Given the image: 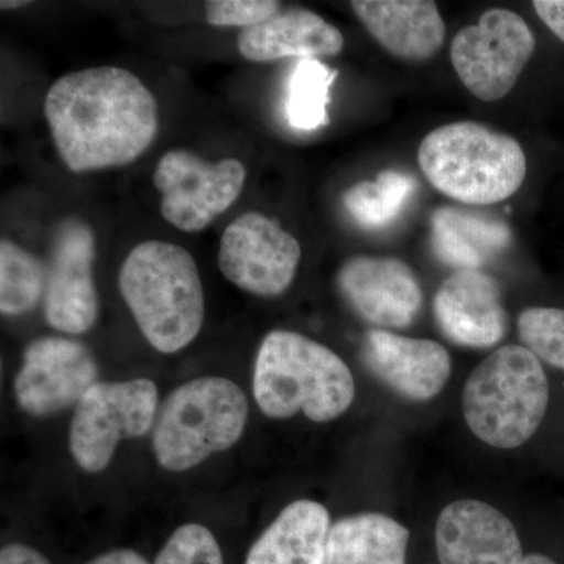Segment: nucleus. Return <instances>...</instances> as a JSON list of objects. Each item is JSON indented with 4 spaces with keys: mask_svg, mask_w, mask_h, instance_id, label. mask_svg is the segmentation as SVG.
I'll list each match as a JSON object with an SVG mask.
<instances>
[{
    "mask_svg": "<svg viewBox=\"0 0 564 564\" xmlns=\"http://www.w3.org/2000/svg\"><path fill=\"white\" fill-rule=\"evenodd\" d=\"M302 247L280 221L261 212H245L223 232L218 269L240 291L274 299L291 288Z\"/></svg>",
    "mask_w": 564,
    "mask_h": 564,
    "instance_id": "obj_10",
    "label": "nucleus"
},
{
    "mask_svg": "<svg viewBox=\"0 0 564 564\" xmlns=\"http://www.w3.org/2000/svg\"><path fill=\"white\" fill-rule=\"evenodd\" d=\"M433 313L444 336L459 347L484 350L507 334L500 285L481 270L452 273L434 295Z\"/></svg>",
    "mask_w": 564,
    "mask_h": 564,
    "instance_id": "obj_15",
    "label": "nucleus"
},
{
    "mask_svg": "<svg viewBox=\"0 0 564 564\" xmlns=\"http://www.w3.org/2000/svg\"><path fill=\"white\" fill-rule=\"evenodd\" d=\"M281 10V3L274 0H210L206 3V21L215 28L243 31L272 20Z\"/></svg>",
    "mask_w": 564,
    "mask_h": 564,
    "instance_id": "obj_27",
    "label": "nucleus"
},
{
    "mask_svg": "<svg viewBox=\"0 0 564 564\" xmlns=\"http://www.w3.org/2000/svg\"><path fill=\"white\" fill-rule=\"evenodd\" d=\"M554 403L544 364L524 345H505L467 377L463 415L470 432L500 451L529 444L543 429Z\"/></svg>",
    "mask_w": 564,
    "mask_h": 564,
    "instance_id": "obj_4",
    "label": "nucleus"
},
{
    "mask_svg": "<svg viewBox=\"0 0 564 564\" xmlns=\"http://www.w3.org/2000/svg\"><path fill=\"white\" fill-rule=\"evenodd\" d=\"M154 564H225L220 545L202 524L180 527L163 545Z\"/></svg>",
    "mask_w": 564,
    "mask_h": 564,
    "instance_id": "obj_26",
    "label": "nucleus"
},
{
    "mask_svg": "<svg viewBox=\"0 0 564 564\" xmlns=\"http://www.w3.org/2000/svg\"><path fill=\"white\" fill-rule=\"evenodd\" d=\"M85 564H150L147 558H143L139 552L131 551V549H117V551L107 552L90 560Z\"/></svg>",
    "mask_w": 564,
    "mask_h": 564,
    "instance_id": "obj_30",
    "label": "nucleus"
},
{
    "mask_svg": "<svg viewBox=\"0 0 564 564\" xmlns=\"http://www.w3.org/2000/svg\"><path fill=\"white\" fill-rule=\"evenodd\" d=\"M247 169L237 159L204 161L188 150L165 152L155 166L154 185L162 193L161 214L184 232H199L240 198Z\"/></svg>",
    "mask_w": 564,
    "mask_h": 564,
    "instance_id": "obj_9",
    "label": "nucleus"
},
{
    "mask_svg": "<svg viewBox=\"0 0 564 564\" xmlns=\"http://www.w3.org/2000/svg\"><path fill=\"white\" fill-rule=\"evenodd\" d=\"M47 267L13 240L0 243V313L18 317L32 313L44 300Z\"/></svg>",
    "mask_w": 564,
    "mask_h": 564,
    "instance_id": "obj_23",
    "label": "nucleus"
},
{
    "mask_svg": "<svg viewBox=\"0 0 564 564\" xmlns=\"http://www.w3.org/2000/svg\"><path fill=\"white\" fill-rule=\"evenodd\" d=\"M434 543L441 564H522L525 558L513 522L484 500L448 503L437 516Z\"/></svg>",
    "mask_w": 564,
    "mask_h": 564,
    "instance_id": "obj_14",
    "label": "nucleus"
},
{
    "mask_svg": "<svg viewBox=\"0 0 564 564\" xmlns=\"http://www.w3.org/2000/svg\"><path fill=\"white\" fill-rule=\"evenodd\" d=\"M358 20L393 57L425 62L443 47L445 24L430 0H352Z\"/></svg>",
    "mask_w": 564,
    "mask_h": 564,
    "instance_id": "obj_17",
    "label": "nucleus"
},
{
    "mask_svg": "<svg viewBox=\"0 0 564 564\" xmlns=\"http://www.w3.org/2000/svg\"><path fill=\"white\" fill-rule=\"evenodd\" d=\"M533 9L540 20L564 41V0H534Z\"/></svg>",
    "mask_w": 564,
    "mask_h": 564,
    "instance_id": "obj_28",
    "label": "nucleus"
},
{
    "mask_svg": "<svg viewBox=\"0 0 564 564\" xmlns=\"http://www.w3.org/2000/svg\"><path fill=\"white\" fill-rule=\"evenodd\" d=\"M159 391L154 381H118L93 384L74 408L69 426V451L88 474L102 473L118 444L137 440L154 429Z\"/></svg>",
    "mask_w": 564,
    "mask_h": 564,
    "instance_id": "obj_7",
    "label": "nucleus"
},
{
    "mask_svg": "<svg viewBox=\"0 0 564 564\" xmlns=\"http://www.w3.org/2000/svg\"><path fill=\"white\" fill-rule=\"evenodd\" d=\"M29 3L31 2H22V0H3V2H0V9H21V7L29 6Z\"/></svg>",
    "mask_w": 564,
    "mask_h": 564,
    "instance_id": "obj_32",
    "label": "nucleus"
},
{
    "mask_svg": "<svg viewBox=\"0 0 564 564\" xmlns=\"http://www.w3.org/2000/svg\"><path fill=\"white\" fill-rule=\"evenodd\" d=\"M417 159L436 191L467 206L505 202L521 188L527 174L521 144L474 121L434 129L419 147Z\"/></svg>",
    "mask_w": 564,
    "mask_h": 564,
    "instance_id": "obj_5",
    "label": "nucleus"
},
{
    "mask_svg": "<svg viewBox=\"0 0 564 564\" xmlns=\"http://www.w3.org/2000/svg\"><path fill=\"white\" fill-rule=\"evenodd\" d=\"M95 261L96 236L91 226L76 217L58 223L52 234L43 300L44 317L57 332L84 334L98 322Z\"/></svg>",
    "mask_w": 564,
    "mask_h": 564,
    "instance_id": "obj_11",
    "label": "nucleus"
},
{
    "mask_svg": "<svg viewBox=\"0 0 564 564\" xmlns=\"http://www.w3.org/2000/svg\"><path fill=\"white\" fill-rule=\"evenodd\" d=\"M518 333L527 350L564 373V307H527L519 314Z\"/></svg>",
    "mask_w": 564,
    "mask_h": 564,
    "instance_id": "obj_25",
    "label": "nucleus"
},
{
    "mask_svg": "<svg viewBox=\"0 0 564 564\" xmlns=\"http://www.w3.org/2000/svg\"><path fill=\"white\" fill-rule=\"evenodd\" d=\"M336 70L315 58L296 63L288 84L285 115L296 131H317L328 124V107Z\"/></svg>",
    "mask_w": 564,
    "mask_h": 564,
    "instance_id": "obj_24",
    "label": "nucleus"
},
{
    "mask_svg": "<svg viewBox=\"0 0 564 564\" xmlns=\"http://www.w3.org/2000/svg\"><path fill=\"white\" fill-rule=\"evenodd\" d=\"M508 223L486 212L445 206L432 217V247L456 270H480L511 245Z\"/></svg>",
    "mask_w": 564,
    "mask_h": 564,
    "instance_id": "obj_19",
    "label": "nucleus"
},
{
    "mask_svg": "<svg viewBox=\"0 0 564 564\" xmlns=\"http://www.w3.org/2000/svg\"><path fill=\"white\" fill-rule=\"evenodd\" d=\"M522 564H564L555 558L554 555L545 554V552H532V554H525L524 562Z\"/></svg>",
    "mask_w": 564,
    "mask_h": 564,
    "instance_id": "obj_31",
    "label": "nucleus"
},
{
    "mask_svg": "<svg viewBox=\"0 0 564 564\" xmlns=\"http://www.w3.org/2000/svg\"><path fill=\"white\" fill-rule=\"evenodd\" d=\"M248 400L234 381L204 377L174 389L155 419L152 452L163 469L185 473L242 437Z\"/></svg>",
    "mask_w": 564,
    "mask_h": 564,
    "instance_id": "obj_6",
    "label": "nucleus"
},
{
    "mask_svg": "<svg viewBox=\"0 0 564 564\" xmlns=\"http://www.w3.org/2000/svg\"><path fill=\"white\" fill-rule=\"evenodd\" d=\"M415 180L411 174L386 170L375 181H362L344 193L348 215L366 229L392 225L413 198Z\"/></svg>",
    "mask_w": 564,
    "mask_h": 564,
    "instance_id": "obj_22",
    "label": "nucleus"
},
{
    "mask_svg": "<svg viewBox=\"0 0 564 564\" xmlns=\"http://www.w3.org/2000/svg\"><path fill=\"white\" fill-rule=\"evenodd\" d=\"M339 29L307 9L281 10L272 20L243 29L237 39L240 55L248 62L267 63L282 58L332 57L343 52Z\"/></svg>",
    "mask_w": 564,
    "mask_h": 564,
    "instance_id": "obj_18",
    "label": "nucleus"
},
{
    "mask_svg": "<svg viewBox=\"0 0 564 564\" xmlns=\"http://www.w3.org/2000/svg\"><path fill=\"white\" fill-rule=\"evenodd\" d=\"M252 393L267 417L303 413L325 423L350 410L356 384L350 367L332 348L300 333L273 329L256 356Z\"/></svg>",
    "mask_w": 564,
    "mask_h": 564,
    "instance_id": "obj_2",
    "label": "nucleus"
},
{
    "mask_svg": "<svg viewBox=\"0 0 564 564\" xmlns=\"http://www.w3.org/2000/svg\"><path fill=\"white\" fill-rule=\"evenodd\" d=\"M98 377V364L87 345L69 337H39L25 348L14 395L24 413L50 417L76 408Z\"/></svg>",
    "mask_w": 564,
    "mask_h": 564,
    "instance_id": "obj_12",
    "label": "nucleus"
},
{
    "mask_svg": "<svg viewBox=\"0 0 564 564\" xmlns=\"http://www.w3.org/2000/svg\"><path fill=\"white\" fill-rule=\"evenodd\" d=\"M337 288L362 321L388 332L413 325L423 304L413 269L395 258L348 259L337 273Z\"/></svg>",
    "mask_w": 564,
    "mask_h": 564,
    "instance_id": "obj_13",
    "label": "nucleus"
},
{
    "mask_svg": "<svg viewBox=\"0 0 564 564\" xmlns=\"http://www.w3.org/2000/svg\"><path fill=\"white\" fill-rule=\"evenodd\" d=\"M118 285L141 334L155 350L172 355L202 332L206 300L198 265L176 243L148 240L122 262Z\"/></svg>",
    "mask_w": 564,
    "mask_h": 564,
    "instance_id": "obj_3",
    "label": "nucleus"
},
{
    "mask_svg": "<svg viewBox=\"0 0 564 564\" xmlns=\"http://www.w3.org/2000/svg\"><path fill=\"white\" fill-rule=\"evenodd\" d=\"M362 356L381 383L411 402H430L451 380V352L434 340L375 328L366 334Z\"/></svg>",
    "mask_w": 564,
    "mask_h": 564,
    "instance_id": "obj_16",
    "label": "nucleus"
},
{
    "mask_svg": "<svg viewBox=\"0 0 564 564\" xmlns=\"http://www.w3.org/2000/svg\"><path fill=\"white\" fill-rule=\"evenodd\" d=\"M332 525L322 503L295 500L252 544L245 564H323Z\"/></svg>",
    "mask_w": 564,
    "mask_h": 564,
    "instance_id": "obj_20",
    "label": "nucleus"
},
{
    "mask_svg": "<svg viewBox=\"0 0 564 564\" xmlns=\"http://www.w3.org/2000/svg\"><path fill=\"white\" fill-rule=\"evenodd\" d=\"M532 29L511 10L492 9L478 24L456 33L451 46L452 65L475 98L496 102L510 95L533 57Z\"/></svg>",
    "mask_w": 564,
    "mask_h": 564,
    "instance_id": "obj_8",
    "label": "nucleus"
},
{
    "mask_svg": "<svg viewBox=\"0 0 564 564\" xmlns=\"http://www.w3.org/2000/svg\"><path fill=\"white\" fill-rule=\"evenodd\" d=\"M0 564H51L36 549L24 544H9L0 551Z\"/></svg>",
    "mask_w": 564,
    "mask_h": 564,
    "instance_id": "obj_29",
    "label": "nucleus"
},
{
    "mask_svg": "<svg viewBox=\"0 0 564 564\" xmlns=\"http://www.w3.org/2000/svg\"><path fill=\"white\" fill-rule=\"evenodd\" d=\"M44 115L55 150L76 174L129 165L159 133L154 95L135 74L117 66L74 70L55 80Z\"/></svg>",
    "mask_w": 564,
    "mask_h": 564,
    "instance_id": "obj_1",
    "label": "nucleus"
},
{
    "mask_svg": "<svg viewBox=\"0 0 564 564\" xmlns=\"http://www.w3.org/2000/svg\"><path fill=\"white\" fill-rule=\"evenodd\" d=\"M410 536L391 516H347L329 529L323 564H406Z\"/></svg>",
    "mask_w": 564,
    "mask_h": 564,
    "instance_id": "obj_21",
    "label": "nucleus"
}]
</instances>
